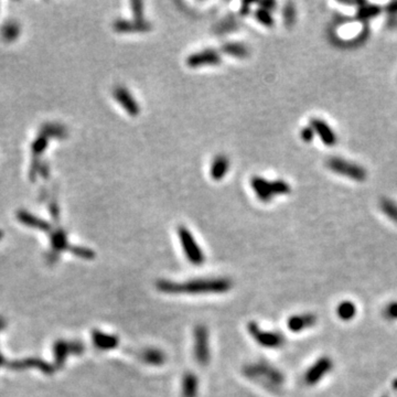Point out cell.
<instances>
[{
  "mask_svg": "<svg viewBox=\"0 0 397 397\" xmlns=\"http://www.w3.org/2000/svg\"><path fill=\"white\" fill-rule=\"evenodd\" d=\"M334 369V362L328 356L320 357L316 363L307 371L305 374V382L307 385H316L325 375H328Z\"/></svg>",
  "mask_w": 397,
  "mask_h": 397,
  "instance_id": "52a82bcc",
  "label": "cell"
},
{
  "mask_svg": "<svg viewBox=\"0 0 397 397\" xmlns=\"http://www.w3.org/2000/svg\"><path fill=\"white\" fill-rule=\"evenodd\" d=\"M193 354L198 366L207 367L211 360L209 330L204 324H196L193 330Z\"/></svg>",
  "mask_w": 397,
  "mask_h": 397,
  "instance_id": "5b68a950",
  "label": "cell"
},
{
  "mask_svg": "<svg viewBox=\"0 0 397 397\" xmlns=\"http://www.w3.org/2000/svg\"><path fill=\"white\" fill-rule=\"evenodd\" d=\"M249 12V4H246L244 3L242 6V10H241V14L242 15H247Z\"/></svg>",
  "mask_w": 397,
  "mask_h": 397,
  "instance_id": "f1b7e54d",
  "label": "cell"
},
{
  "mask_svg": "<svg viewBox=\"0 0 397 397\" xmlns=\"http://www.w3.org/2000/svg\"><path fill=\"white\" fill-rule=\"evenodd\" d=\"M93 343L96 348L101 351H110L116 349L119 345L118 337L114 335H108L100 330H94L92 334Z\"/></svg>",
  "mask_w": 397,
  "mask_h": 397,
  "instance_id": "7c38bea8",
  "label": "cell"
},
{
  "mask_svg": "<svg viewBox=\"0 0 397 397\" xmlns=\"http://www.w3.org/2000/svg\"><path fill=\"white\" fill-rule=\"evenodd\" d=\"M114 29L117 32H144L151 29V24L145 20L128 21L118 19L114 22Z\"/></svg>",
  "mask_w": 397,
  "mask_h": 397,
  "instance_id": "4fadbf2b",
  "label": "cell"
},
{
  "mask_svg": "<svg viewBox=\"0 0 397 397\" xmlns=\"http://www.w3.org/2000/svg\"><path fill=\"white\" fill-rule=\"evenodd\" d=\"M198 379L193 372H187L182 376L181 395L182 397H197Z\"/></svg>",
  "mask_w": 397,
  "mask_h": 397,
  "instance_id": "9a60e30c",
  "label": "cell"
},
{
  "mask_svg": "<svg viewBox=\"0 0 397 397\" xmlns=\"http://www.w3.org/2000/svg\"><path fill=\"white\" fill-rule=\"evenodd\" d=\"M247 330L249 335L257 342L260 347L266 349H278L283 347L285 343L284 335L279 334L277 331H267L262 330L258 323L254 321L247 324Z\"/></svg>",
  "mask_w": 397,
  "mask_h": 397,
  "instance_id": "277c9868",
  "label": "cell"
},
{
  "mask_svg": "<svg viewBox=\"0 0 397 397\" xmlns=\"http://www.w3.org/2000/svg\"><path fill=\"white\" fill-rule=\"evenodd\" d=\"M136 355L142 362L151 367H161L167 361L164 352L156 348H146L137 352Z\"/></svg>",
  "mask_w": 397,
  "mask_h": 397,
  "instance_id": "30bf717a",
  "label": "cell"
},
{
  "mask_svg": "<svg viewBox=\"0 0 397 397\" xmlns=\"http://www.w3.org/2000/svg\"><path fill=\"white\" fill-rule=\"evenodd\" d=\"M259 5H260V8H262V9H266V10H268V11L272 10V9L275 7V6H276V4L273 3V2H266V3H261V4H259Z\"/></svg>",
  "mask_w": 397,
  "mask_h": 397,
  "instance_id": "83f0119b",
  "label": "cell"
},
{
  "mask_svg": "<svg viewBox=\"0 0 397 397\" xmlns=\"http://www.w3.org/2000/svg\"><path fill=\"white\" fill-rule=\"evenodd\" d=\"M73 252L80 256V257H83V258H86V259H92L94 258V252L91 251V249L88 248H84V247H76L73 249Z\"/></svg>",
  "mask_w": 397,
  "mask_h": 397,
  "instance_id": "484cf974",
  "label": "cell"
},
{
  "mask_svg": "<svg viewBox=\"0 0 397 397\" xmlns=\"http://www.w3.org/2000/svg\"><path fill=\"white\" fill-rule=\"evenodd\" d=\"M228 167H229V161L226 156L224 155L216 156L213 160L212 164H211V169H210L211 178L215 181L222 180L224 176L226 175V172L228 171Z\"/></svg>",
  "mask_w": 397,
  "mask_h": 397,
  "instance_id": "2e32d148",
  "label": "cell"
},
{
  "mask_svg": "<svg viewBox=\"0 0 397 397\" xmlns=\"http://www.w3.org/2000/svg\"><path fill=\"white\" fill-rule=\"evenodd\" d=\"M252 188L255 191V193L260 198L261 201H270L273 197V193L271 190V181H267L260 177H254L251 181Z\"/></svg>",
  "mask_w": 397,
  "mask_h": 397,
  "instance_id": "e0dca14e",
  "label": "cell"
},
{
  "mask_svg": "<svg viewBox=\"0 0 397 397\" xmlns=\"http://www.w3.org/2000/svg\"><path fill=\"white\" fill-rule=\"evenodd\" d=\"M337 313L341 320L349 321V320H352L354 318L356 313V307L351 302H343L338 306Z\"/></svg>",
  "mask_w": 397,
  "mask_h": 397,
  "instance_id": "d6986e66",
  "label": "cell"
},
{
  "mask_svg": "<svg viewBox=\"0 0 397 397\" xmlns=\"http://www.w3.org/2000/svg\"><path fill=\"white\" fill-rule=\"evenodd\" d=\"M131 8L135 20H144V4L142 2H133Z\"/></svg>",
  "mask_w": 397,
  "mask_h": 397,
  "instance_id": "cb8c5ba5",
  "label": "cell"
},
{
  "mask_svg": "<svg viewBox=\"0 0 397 397\" xmlns=\"http://www.w3.org/2000/svg\"><path fill=\"white\" fill-rule=\"evenodd\" d=\"M285 22L287 25H291L294 21V18H296V16H294V8H293V5L292 4H289L287 5V7L285 8Z\"/></svg>",
  "mask_w": 397,
  "mask_h": 397,
  "instance_id": "d4e9b609",
  "label": "cell"
},
{
  "mask_svg": "<svg viewBox=\"0 0 397 397\" xmlns=\"http://www.w3.org/2000/svg\"><path fill=\"white\" fill-rule=\"evenodd\" d=\"M328 166L329 169H331L334 172L351 178L356 181H363L367 177L366 170L360 167V166L347 161V160H343L341 158H331L328 161Z\"/></svg>",
  "mask_w": 397,
  "mask_h": 397,
  "instance_id": "8992f818",
  "label": "cell"
},
{
  "mask_svg": "<svg viewBox=\"0 0 397 397\" xmlns=\"http://www.w3.org/2000/svg\"><path fill=\"white\" fill-rule=\"evenodd\" d=\"M255 18L257 19V20L261 23L266 25V27H272V25L274 24V19L271 15V12L266 10V9H262V8H258L257 10L255 11Z\"/></svg>",
  "mask_w": 397,
  "mask_h": 397,
  "instance_id": "44dd1931",
  "label": "cell"
},
{
  "mask_svg": "<svg viewBox=\"0 0 397 397\" xmlns=\"http://www.w3.org/2000/svg\"><path fill=\"white\" fill-rule=\"evenodd\" d=\"M157 289L168 294H209L225 293L232 289L233 281L226 277L197 278L182 283L160 279L156 283Z\"/></svg>",
  "mask_w": 397,
  "mask_h": 397,
  "instance_id": "6da1fadb",
  "label": "cell"
},
{
  "mask_svg": "<svg viewBox=\"0 0 397 397\" xmlns=\"http://www.w3.org/2000/svg\"><path fill=\"white\" fill-rule=\"evenodd\" d=\"M222 51L225 54L232 55L235 57H246L248 55V48L243 43L229 42L225 43L222 47Z\"/></svg>",
  "mask_w": 397,
  "mask_h": 397,
  "instance_id": "ac0fdd59",
  "label": "cell"
},
{
  "mask_svg": "<svg viewBox=\"0 0 397 397\" xmlns=\"http://www.w3.org/2000/svg\"><path fill=\"white\" fill-rule=\"evenodd\" d=\"M383 315L385 319L389 320V321H395L397 320V302L388 304L385 309L383 311Z\"/></svg>",
  "mask_w": 397,
  "mask_h": 397,
  "instance_id": "603a6c76",
  "label": "cell"
},
{
  "mask_svg": "<svg viewBox=\"0 0 397 397\" xmlns=\"http://www.w3.org/2000/svg\"><path fill=\"white\" fill-rule=\"evenodd\" d=\"M221 61V55L217 51L207 49L191 54L187 59V64L190 68H197L202 65H217Z\"/></svg>",
  "mask_w": 397,
  "mask_h": 397,
  "instance_id": "ba28073f",
  "label": "cell"
},
{
  "mask_svg": "<svg viewBox=\"0 0 397 397\" xmlns=\"http://www.w3.org/2000/svg\"><path fill=\"white\" fill-rule=\"evenodd\" d=\"M381 209L384 214L397 223V204L394 201L389 200V198H384L381 202Z\"/></svg>",
  "mask_w": 397,
  "mask_h": 397,
  "instance_id": "ffe728a7",
  "label": "cell"
},
{
  "mask_svg": "<svg viewBox=\"0 0 397 397\" xmlns=\"http://www.w3.org/2000/svg\"><path fill=\"white\" fill-rule=\"evenodd\" d=\"M178 235L187 259L192 265L201 266L206 261V255L202 252L200 245L197 244L194 236L192 235L189 228L185 226H179Z\"/></svg>",
  "mask_w": 397,
  "mask_h": 397,
  "instance_id": "3957f363",
  "label": "cell"
},
{
  "mask_svg": "<svg viewBox=\"0 0 397 397\" xmlns=\"http://www.w3.org/2000/svg\"><path fill=\"white\" fill-rule=\"evenodd\" d=\"M114 97L130 116H137L139 114L140 108L138 106V103L125 87L117 86L115 88Z\"/></svg>",
  "mask_w": 397,
  "mask_h": 397,
  "instance_id": "9c48e42d",
  "label": "cell"
},
{
  "mask_svg": "<svg viewBox=\"0 0 397 397\" xmlns=\"http://www.w3.org/2000/svg\"><path fill=\"white\" fill-rule=\"evenodd\" d=\"M302 137L306 140V142H309V140H311L312 137H313V129H312V127H311V128H309V127L305 128V129H304L303 133H302Z\"/></svg>",
  "mask_w": 397,
  "mask_h": 397,
  "instance_id": "4316f807",
  "label": "cell"
},
{
  "mask_svg": "<svg viewBox=\"0 0 397 397\" xmlns=\"http://www.w3.org/2000/svg\"><path fill=\"white\" fill-rule=\"evenodd\" d=\"M271 190H272L273 195L287 194L290 192V187L285 181L276 180V181H271Z\"/></svg>",
  "mask_w": 397,
  "mask_h": 397,
  "instance_id": "7402d4cb",
  "label": "cell"
},
{
  "mask_svg": "<svg viewBox=\"0 0 397 397\" xmlns=\"http://www.w3.org/2000/svg\"><path fill=\"white\" fill-rule=\"evenodd\" d=\"M317 323V317L312 313H302L292 316L287 321L288 329L292 332H302L306 329L312 328Z\"/></svg>",
  "mask_w": 397,
  "mask_h": 397,
  "instance_id": "8fae6325",
  "label": "cell"
},
{
  "mask_svg": "<svg viewBox=\"0 0 397 397\" xmlns=\"http://www.w3.org/2000/svg\"><path fill=\"white\" fill-rule=\"evenodd\" d=\"M311 126L313 131H316L318 134L325 145L332 146L337 143V137L334 134V131H332L331 128L326 125L323 120L317 119V118L312 119Z\"/></svg>",
  "mask_w": 397,
  "mask_h": 397,
  "instance_id": "5bb4252c",
  "label": "cell"
},
{
  "mask_svg": "<svg viewBox=\"0 0 397 397\" xmlns=\"http://www.w3.org/2000/svg\"><path fill=\"white\" fill-rule=\"evenodd\" d=\"M243 373L248 379L257 382L273 392L279 389L284 384V375L279 372V370L262 361L248 364L243 369Z\"/></svg>",
  "mask_w": 397,
  "mask_h": 397,
  "instance_id": "7a4b0ae2",
  "label": "cell"
}]
</instances>
